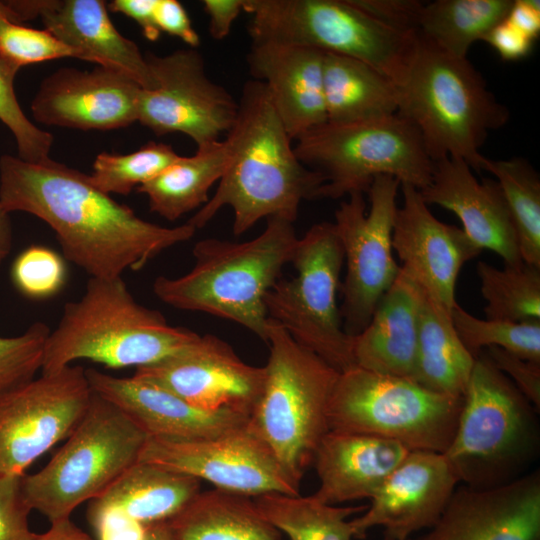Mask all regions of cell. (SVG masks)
Here are the masks:
<instances>
[{"label": "cell", "mask_w": 540, "mask_h": 540, "mask_svg": "<svg viewBox=\"0 0 540 540\" xmlns=\"http://www.w3.org/2000/svg\"><path fill=\"white\" fill-rule=\"evenodd\" d=\"M0 202L9 213H29L47 223L63 257L92 278L141 270L197 231L187 223L164 227L146 221L98 189L89 175L51 158L30 163L2 155Z\"/></svg>", "instance_id": "6da1fadb"}, {"label": "cell", "mask_w": 540, "mask_h": 540, "mask_svg": "<svg viewBox=\"0 0 540 540\" xmlns=\"http://www.w3.org/2000/svg\"><path fill=\"white\" fill-rule=\"evenodd\" d=\"M226 138L231 146L228 167L214 195L186 222L196 230L225 207L233 211L236 236L263 218L294 222L300 204L318 198L325 180L297 157L262 82L244 84L237 118Z\"/></svg>", "instance_id": "7a4b0ae2"}, {"label": "cell", "mask_w": 540, "mask_h": 540, "mask_svg": "<svg viewBox=\"0 0 540 540\" xmlns=\"http://www.w3.org/2000/svg\"><path fill=\"white\" fill-rule=\"evenodd\" d=\"M293 223L271 217L263 232L249 241H198L192 250L191 270L177 278L157 277L155 296L179 310L235 322L267 342L269 318L264 300L291 261L298 240Z\"/></svg>", "instance_id": "3957f363"}, {"label": "cell", "mask_w": 540, "mask_h": 540, "mask_svg": "<svg viewBox=\"0 0 540 540\" xmlns=\"http://www.w3.org/2000/svg\"><path fill=\"white\" fill-rule=\"evenodd\" d=\"M396 89L397 113L415 126L433 162L455 157L483 170L487 158L480 149L510 113L467 57L448 54L417 33Z\"/></svg>", "instance_id": "277c9868"}, {"label": "cell", "mask_w": 540, "mask_h": 540, "mask_svg": "<svg viewBox=\"0 0 540 540\" xmlns=\"http://www.w3.org/2000/svg\"><path fill=\"white\" fill-rule=\"evenodd\" d=\"M199 336L138 303L122 277H90L82 297L65 304L50 331L41 372L53 373L81 359L136 369L176 354Z\"/></svg>", "instance_id": "5b68a950"}, {"label": "cell", "mask_w": 540, "mask_h": 540, "mask_svg": "<svg viewBox=\"0 0 540 540\" xmlns=\"http://www.w3.org/2000/svg\"><path fill=\"white\" fill-rule=\"evenodd\" d=\"M269 357L249 429L297 484L330 430L329 404L339 372L269 319Z\"/></svg>", "instance_id": "8992f818"}, {"label": "cell", "mask_w": 540, "mask_h": 540, "mask_svg": "<svg viewBox=\"0 0 540 540\" xmlns=\"http://www.w3.org/2000/svg\"><path fill=\"white\" fill-rule=\"evenodd\" d=\"M536 410L481 352L463 395L453 439L443 453L459 482L487 488L510 481L534 454Z\"/></svg>", "instance_id": "52a82bcc"}, {"label": "cell", "mask_w": 540, "mask_h": 540, "mask_svg": "<svg viewBox=\"0 0 540 540\" xmlns=\"http://www.w3.org/2000/svg\"><path fill=\"white\" fill-rule=\"evenodd\" d=\"M148 436L95 392L66 442L38 472L22 477L23 497L50 523L105 492L139 461Z\"/></svg>", "instance_id": "ba28073f"}, {"label": "cell", "mask_w": 540, "mask_h": 540, "mask_svg": "<svg viewBox=\"0 0 540 540\" xmlns=\"http://www.w3.org/2000/svg\"><path fill=\"white\" fill-rule=\"evenodd\" d=\"M294 144L299 160L325 182L318 198L367 193L374 178L388 175L418 190L431 180L433 161L415 126L398 113L379 119L325 122Z\"/></svg>", "instance_id": "9c48e42d"}, {"label": "cell", "mask_w": 540, "mask_h": 540, "mask_svg": "<svg viewBox=\"0 0 540 540\" xmlns=\"http://www.w3.org/2000/svg\"><path fill=\"white\" fill-rule=\"evenodd\" d=\"M252 41L293 44L363 61L397 86L417 39L392 27L354 0H245Z\"/></svg>", "instance_id": "30bf717a"}, {"label": "cell", "mask_w": 540, "mask_h": 540, "mask_svg": "<svg viewBox=\"0 0 540 540\" xmlns=\"http://www.w3.org/2000/svg\"><path fill=\"white\" fill-rule=\"evenodd\" d=\"M463 397L437 393L415 380L354 366L339 374L328 410L330 430L369 434L411 451L444 453Z\"/></svg>", "instance_id": "8fae6325"}, {"label": "cell", "mask_w": 540, "mask_h": 540, "mask_svg": "<svg viewBox=\"0 0 540 540\" xmlns=\"http://www.w3.org/2000/svg\"><path fill=\"white\" fill-rule=\"evenodd\" d=\"M290 263L296 275L280 278L265 296L268 318L339 373L354 367L337 306L344 253L334 224H314L298 237Z\"/></svg>", "instance_id": "7c38bea8"}, {"label": "cell", "mask_w": 540, "mask_h": 540, "mask_svg": "<svg viewBox=\"0 0 540 540\" xmlns=\"http://www.w3.org/2000/svg\"><path fill=\"white\" fill-rule=\"evenodd\" d=\"M400 182L388 175L374 178L367 193H353L341 202L333 222L346 263L340 291L344 331L354 336L369 323L373 312L397 278L400 266L393 257L392 231Z\"/></svg>", "instance_id": "4fadbf2b"}, {"label": "cell", "mask_w": 540, "mask_h": 540, "mask_svg": "<svg viewBox=\"0 0 540 540\" xmlns=\"http://www.w3.org/2000/svg\"><path fill=\"white\" fill-rule=\"evenodd\" d=\"M92 394L86 369L69 365L0 395V477L23 475L66 439L84 417Z\"/></svg>", "instance_id": "5bb4252c"}, {"label": "cell", "mask_w": 540, "mask_h": 540, "mask_svg": "<svg viewBox=\"0 0 540 540\" xmlns=\"http://www.w3.org/2000/svg\"><path fill=\"white\" fill-rule=\"evenodd\" d=\"M145 57L154 87L141 90L137 121L158 136L185 134L197 148L219 141L231 130L238 102L209 78L196 48Z\"/></svg>", "instance_id": "9a60e30c"}, {"label": "cell", "mask_w": 540, "mask_h": 540, "mask_svg": "<svg viewBox=\"0 0 540 540\" xmlns=\"http://www.w3.org/2000/svg\"><path fill=\"white\" fill-rule=\"evenodd\" d=\"M139 461L204 480L216 489L256 497L299 495L300 485L281 468L267 445L248 427L200 439L148 437Z\"/></svg>", "instance_id": "2e32d148"}, {"label": "cell", "mask_w": 540, "mask_h": 540, "mask_svg": "<svg viewBox=\"0 0 540 540\" xmlns=\"http://www.w3.org/2000/svg\"><path fill=\"white\" fill-rule=\"evenodd\" d=\"M134 376L204 411L250 417L264 386L265 367L245 363L227 342L205 334L166 359L136 368Z\"/></svg>", "instance_id": "e0dca14e"}, {"label": "cell", "mask_w": 540, "mask_h": 540, "mask_svg": "<svg viewBox=\"0 0 540 540\" xmlns=\"http://www.w3.org/2000/svg\"><path fill=\"white\" fill-rule=\"evenodd\" d=\"M458 483L443 453L411 451L370 498V506L349 521L354 538L382 527L385 540H407L415 532L432 528Z\"/></svg>", "instance_id": "ac0fdd59"}, {"label": "cell", "mask_w": 540, "mask_h": 540, "mask_svg": "<svg viewBox=\"0 0 540 540\" xmlns=\"http://www.w3.org/2000/svg\"><path fill=\"white\" fill-rule=\"evenodd\" d=\"M403 203L397 207L392 247L401 260L400 267L433 299L452 311L455 290L463 265L482 249L462 228L441 222L430 211L420 191L400 185Z\"/></svg>", "instance_id": "d6986e66"}, {"label": "cell", "mask_w": 540, "mask_h": 540, "mask_svg": "<svg viewBox=\"0 0 540 540\" xmlns=\"http://www.w3.org/2000/svg\"><path fill=\"white\" fill-rule=\"evenodd\" d=\"M141 88L128 76L101 66L64 67L46 77L31 103L36 121L80 130H113L138 119Z\"/></svg>", "instance_id": "ffe728a7"}, {"label": "cell", "mask_w": 540, "mask_h": 540, "mask_svg": "<svg viewBox=\"0 0 540 540\" xmlns=\"http://www.w3.org/2000/svg\"><path fill=\"white\" fill-rule=\"evenodd\" d=\"M423 540H540V474L456 489Z\"/></svg>", "instance_id": "44dd1931"}, {"label": "cell", "mask_w": 540, "mask_h": 540, "mask_svg": "<svg viewBox=\"0 0 540 540\" xmlns=\"http://www.w3.org/2000/svg\"><path fill=\"white\" fill-rule=\"evenodd\" d=\"M419 191L427 205L453 212L480 249L497 253L507 265L523 262L509 209L495 179L480 182L464 160L446 157L433 162L430 183Z\"/></svg>", "instance_id": "7402d4cb"}, {"label": "cell", "mask_w": 540, "mask_h": 540, "mask_svg": "<svg viewBox=\"0 0 540 540\" xmlns=\"http://www.w3.org/2000/svg\"><path fill=\"white\" fill-rule=\"evenodd\" d=\"M93 392L124 412L148 437L200 439L227 433L248 424L249 417L233 412L196 408L167 389L137 376L116 377L86 369Z\"/></svg>", "instance_id": "603a6c76"}, {"label": "cell", "mask_w": 540, "mask_h": 540, "mask_svg": "<svg viewBox=\"0 0 540 540\" xmlns=\"http://www.w3.org/2000/svg\"><path fill=\"white\" fill-rule=\"evenodd\" d=\"M323 52L274 41H252L247 64L262 82L288 135L294 141L327 122Z\"/></svg>", "instance_id": "cb8c5ba5"}, {"label": "cell", "mask_w": 540, "mask_h": 540, "mask_svg": "<svg viewBox=\"0 0 540 540\" xmlns=\"http://www.w3.org/2000/svg\"><path fill=\"white\" fill-rule=\"evenodd\" d=\"M38 14L77 59L120 72L143 89L154 87L145 54L113 25L105 1L38 0Z\"/></svg>", "instance_id": "d4e9b609"}, {"label": "cell", "mask_w": 540, "mask_h": 540, "mask_svg": "<svg viewBox=\"0 0 540 540\" xmlns=\"http://www.w3.org/2000/svg\"><path fill=\"white\" fill-rule=\"evenodd\" d=\"M410 452L382 437L329 430L312 463L320 481L313 496L331 505L370 499Z\"/></svg>", "instance_id": "484cf974"}, {"label": "cell", "mask_w": 540, "mask_h": 540, "mask_svg": "<svg viewBox=\"0 0 540 540\" xmlns=\"http://www.w3.org/2000/svg\"><path fill=\"white\" fill-rule=\"evenodd\" d=\"M424 290L401 267L367 326L352 336L355 366L382 375L414 378Z\"/></svg>", "instance_id": "4316f807"}, {"label": "cell", "mask_w": 540, "mask_h": 540, "mask_svg": "<svg viewBox=\"0 0 540 540\" xmlns=\"http://www.w3.org/2000/svg\"><path fill=\"white\" fill-rule=\"evenodd\" d=\"M200 487L201 481L192 476L138 461L89 503L115 510L147 527L175 517Z\"/></svg>", "instance_id": "83f0119b"}, {"label": "cell", "mask_w": 540, "mask_h": 540, "mask_svg": "<svg viewBox=\"0 0 540 540\" xmlns=\"http://www.w3.org/2000/svg\"><path fill=\"white\" fill-rule=\"evenodd\" d=\"M171 540H282L254 499L214 488L167 522Z\"/></svg>", "instance_id": "f1b7e54d"}, {"label": "cell", "mask_w": 540, "mask_h": 540, "mask_svg": "<svg viewBox=\"0 0 540 540\" xmlns=\"http://www.w3.org/2000/svg\"><path fill=\"white\" fill-rule=\"evenodd\" d=\"M323 91L327 121L354 123L397 113L394 83L369 64L324 53Z\"/></svg>", "instance_id": "f546056e"}, {"label": "cell", "mask_w": 540, "mask_h": 540, "mask_svg": "<svg viewBox=\"0 0 540 540\" xmlns=\"http://www.w3.org/2000/svg\"><path fill=\"white\" fill-rule=\"evenodd\" d=\"M475 360L459 339L451 312L424 291L413 380L434 392L463 397Z\"/></svg>", "instance_id": "4dcf8cb0"}, {"label": "cell", "mask_w": 540, "mask_h": 540, "mask_svg": "<svg viewBox=\"0 0 540 540\" xmlns=\"http://www.w3.org/2000/svg\"><path fill=\"white\" fill-rule=\"evenodd\" d=\"M230 155V142L225 137L197 148L192 156L180 155L137 191L146 195L152 212L175 221L207 203L209 190L225 173Z\"/></svg>", "instance_id": "1f68e13d"}, {"label": "cell", "mask_w": 540, "mask_h": 540, "mask_svg": "<svg viewBox=\"0 0 540 540\" xmlns=\"http://www.w3.org/2000/svg\"><path fill=\"white\" fill-rule=\"evenodd\" d=\"M513 0H436L423 3L416 32L441 50L466 58L470 47L506 19Z\"/></svg>", "instance_id": "d6a6232c"}, {"label": "cell", "mask_w": 540, "mask_h": 540, "mask_svg": "<svg viewBox=\"0 0 540 540\" xmlns=\"http://www.w3.org/2000/svg\"><path fill=\"white\" fill-rule=\"evenodd\" d=\"M264 517L289 540H352L347 518L367 506H335L312 495L267 493L253 498Z\"/></svg>", "instance_id": "836d02e7"}, {"label": "cell", "mask_w": 540, "mask_h": 540, "mask_svg": "<svg viewBox=\"0 0 540 540\" xmlns=\"http://www.w3.org/2000/svg\"><path fill=\"white\" fill-rule=\"evenodd\" d=\"M503 193L523 262L540 267V177L521 157L485 162Z\"/></svg>", "instance_id": "e575fe53"}, {"label": "cell", "mask_w": 540, "mask_h": 540, "mask_svg": "<svg viewBox=\"0 0 540 540\" xmlns=\"http://www.w3.org/2000/svg\"><path fill=\"white\" fill-rule=\"evenodd\" d=\"M486 319L510 322L540 320V267L522 262L496 268L477 264Z\"/></svg>", "instance_id": "d590c367"}, {"label": "cell", "mask_w": 540, "mask_h": 540, "mask_svg": "<svg viewBox=\"0 0 540 540\" xmlns=\"http://www.w3.org/2000/svg\"><path fill=\"white\" fill-rule=\"evenodd\" d=\"M451 319L459 339L475 359L483 349L494 346L540 363V320H483L468 313L458 303L451 311Z\"/></svg>", "instance_id": "8d00e7d4"}, {"label": "cell", "mask_w": 540, "mask_h": 540, "mask_svg": "<svg viewBox=\"0 0 540 540\" xmlns=\"http://www.w3.org/2000/svg\"><path fill=\"white\" fill-rule=\"evenodd\" d=\"M179 157L170 145L149 142L129 154H98L89 176L92 183L106 194L128 195Z\"/></svg>", "instance_id": "74e56055"}, {"label": "cell", "mask_w": 540, "mask_h": 540, "mask_svg": "<svg viewBox=\"0 0 540 540\" xmlns=\"http://www.w3.org/2000/svg\"><path fill=\"white\" fill-rule=\"evenodd\" d=\"M18 68L0 59V121L17 144L18 157L30 163L50 159L53 136L36 126L23 112L14 90Z\"/></svg>", "instance_id": "f35d334b"}, {"label": "cell", "mask_w": 540, "mask_h": 540, "mask_svg": "<svg viewBox=\"0 0 540 540\" xmlns=\"http://www.w3.org/2000/svg\"><path fill=\"white\" fill-rule=\"evenodd\" d=\"M10 277L19 293L30 299H46L65 286L67 269L64 259L55 250L32 245L14 259Z\"/></svg>", "instance_id": "ab89813d"}, {"label": "cell", "mask_w": 540, "mask_h": 540, "mask_svg": "<svg viewBox=\"0 0 540 540\" xmlns=\"http://www.w3.org/2000/svg\"><path fill=\"white\" fill-rule=\"evenodd\" d=\"M49 333L45 323L35 322L18 336H0V395L35 378Z\"/></svg>", "instance_id": "60d3db41"}, {"label": "cell", "mask_w": 540, "mask_h": 540, "mask_svg": "<svg viewBox=\"0 0 540 540\" xmlns=\"http://www.w3.org/2000/svg\"><path fill=\"white\" fill-rule=\"evenodd\" d=\"M64 57L76 58V54L46 28H30L0 17V59L20 70L25 65Z\"/></svg>", "instance_id": "b9f144b4"}, {"label": "cell", "mask_w": 540, "mask_h": 540, "mask_svg": "<svg viewBox=\"0 0 540 540\" xmlns=\"http://www.w3.org/2000/svg\"><path fill=\"white\" fill-rule=\"evenodd\" d=\"M23 475L0 477V540H35L37 536L29 526L32 510L23 497Z\"/></svg>", "instance_id": "7bdbcfd3"}, {"label": "cell", "mask_w": 540, "mask_h": 540, "mask_svg": "<svg viewBox=\"0 0 540 540\" xmlns=\"http://www.w3.org/2000/svg\"><path fill=\"white\" fill-rule=\"evenodd\" d=\"M482 353L506 375L538 412L540 408V363L533 362L498 347Z\"/></svg>", "instance_id": "ee69618b"}, {"label": "cell", "mask_w": 540, "mask_h": 540, "mask_svg": "<svg viewBox=\"0 0 540 540\" xmlns=\"http://www.w3.org/2000/svg\"><path fill=\"white\" fill-rule=\"evenodd\" d=\"M87 519L95 540H143L147 528L115 510L91 503L88 505Z\"/></svg>", "instance_id": "f6af8a7d"}, {"label": "cell", "mask_w": 540, "mask_h": 540, "mask_svg": "<svg viewBox=\"0 0 540 540\" xmlns=\"http://www.w3.org/2000/svg\"><path fill=\"white\" fill-rule=\"evenodd\" d=\"M376 19L397 29L416 31V20L423 2L415 0H354Z\"/></svg>", "instance_id": "bcb514c9"}, {"label": "cell", "mask_w": 540, "mask_h": 540, "mask_svg": "<svg viewBox=\"0 0 540 540\" xmlns=\"http://www.w3.org/2000/svg\"><path fill=\"white\" fill-rule=\"evenodd\" d=\"M156 23L160 32L181 39L190 48L200 44V37L192 26L183 5L177 0H157Z\"/></svg>", "instance_id": "7dc6e473"}, {"label": "cell", "mask_w": 540, "mask_h": 540, "mask_svg": "<svg viewBox=\"0 0 540 540\" xmlns=\"http://www.w3.org/2000/svg\"><path fill=\"white\" fill-rule=\"evenodd\" d=\"M503 60L524 58L532 48L533 40L506 19L496 25L484 38Z\"/></svg>", "instance_id": "c3c4849f"}, {"label": "cell", "mask_w": 540, "mask_h": 540, "mask_svg": "<svg viewBox=\"0 0 540 540\" xmlns=\"http://www.w3.org/2000/svg\"><path fill=\"white\" fill-rule=\"evenodd\" d=\"M156 6L157 0H113L107 8L133 19L145 38L156 41L161 34L156 23Z\"/></svg>", "instance_id": "681fc988"}, {"label": "cell", "mask_w": 540, "mask_h": 540, "mask_svg": "<svg viewBox=\"0 0 540 540\" xmlns=\"http://www.w3.org/2000/svg\"><path fill=\"white\" fill-rule=\"evenodd\" d=\"M202 3L209 17V33L216 40L228 36L245 7V0H203Z\"/></svg>", "instance_id": "f907efd6"}, {"label": "cell", "mask_w": 540, "mask_h": 540, "mask_svg": "<svg viewBox=\"0 0 540 540\" xmlns=\"http://www.w3.org/2000/svg\"><path fill=\"white\" fill-rule=\"evenodd\" d=\"M506 20L534 41L540 32V2L513 0Z\"/></svg>", "instance_id": "816d5d0a"}, {"label": "cell", "mask_w": 540, "mask_h": 540, "mask_svg": "<svg viewBox=\"0 0 540 540\" xmlns=\"http://www.w3.org/2000/svg\"><path fill=\"white\" fill-rule=\"evenodd\" d=\"M35 540H95L78 526L70 518L61 519L51 523L50 528L37 534Z\"/></svg>", "instance_id": "f5cc1de1"}, {"label": "cell", "mask_w": 540, "mask_h": 540, "mask_svg": "<svg viewBox=\"0 0 540 540\" xmlns=\"http://www.w3.org/2000/svg\"><path fill=\"white\" fill-rule=\"evenodd\" d=\"M13 246V228L10 213L0 202V265L10 254Z\"/></svg>", "instance_id": "db71d44e"}, {"label": "cell", "mask_w": 540, "mask_h": 540, "mask_svg": "<svg viewBox=\"0 0 540 540\" xmlns=\"http://www.w3.org/2000/svg\"><path fill=\"white\" fill-rule=\"evenodd\" d=\"M143 540H171L167 522L147 526Z\"/></svg>", "instance_id": "11a10c76"}, {"label": "cell", "mask_w": 540, "mask_h": 540, "mask_svg": "<svg viewBox=\"0 0 540 540\" xmlns=\"http://www.w3.org/2000/svg\"><path fill=\"white\" fill-rule=\"evenodd\" d=\"M0 17L7 18L14 23L22 24L20 17L12 8L10 1H0Z\"/></svg>", "instance_id": "9f6ffc18"}, {"label": "cell", "mask_w": 540, "mask_h": 540, "mask_svg": "<svg viewBox=\"0 0 540 540\" xmlns=\"http://www.w3.org/2000/svg\"><path fill=\"white\" fill-rule=\"evenodd\" d=\"M407 540H411V539H407Z\"/></svg>", "instance_id": "6f0895ef"}]
</instances>
